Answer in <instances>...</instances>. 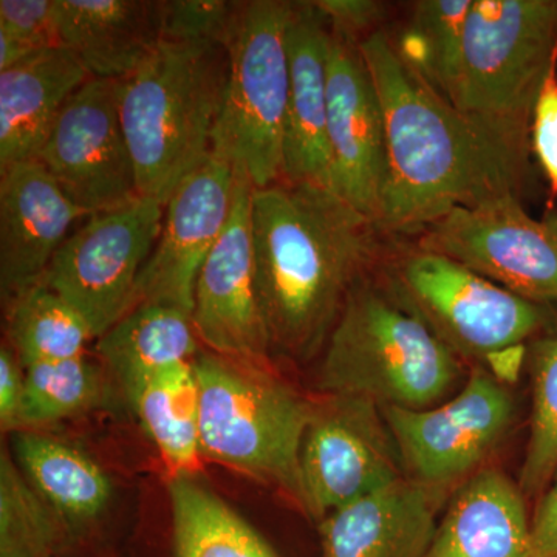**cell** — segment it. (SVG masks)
<instances>
[{
	"mask_svg": "<svg viewBox=\"0 0 557 557\" xmlns=\"http://www.w3.org/2000/svg\"><path fill=\"white\" fill-rule=\"evenodd\" d=\"M89 79V70L64 46L0 72V172L38 159L62 109Z\"/></svg>",
	"mask_w": 557,
	"mask_h": 557,
	"instance_id": "ffe728a7",
	"label": "cell"
},
{
	"mask_svg": "<svg viewBox=\"0 0 557 557\" xmlns=\"http://www.w3.org/2000/svg\"><path fill=\"white\" fill-rule=\"evenodd\" d=\"M252 189L247 178L237 177L233 211L197 277L190 318L200 343L209 350L260 364L273 348L256 278Z\"/></svg>",
	"mask_w": 557,
	"mask_h": 557,
	"instance_id": "9a60e30c",
	"label": "cell"
},
{
	"mask_svg": "<svg viewBox=\"0 0 557 557\" xmlns=\"http://www.w3.org/2000/svg\"><path fill=\"white\" fill-rule=\"evenodd\" d=\"M24 394V364L16 351L3 344L0 348V424L3 431H20Z\"/></svg>",
	"mask_w": 557,
	"mask_h": 557,
	"instance_id": "d590c367",
	"label": "cell"
},
{
	"mask_svg": "<svg viewBox=\"0 0 557 557\" xmlns=\"http://www.w3.org/2000/svg\"><path fill=\"white\" fill-rule=\"evenodd\" d=\"M406 478L445 493L471 478L515 420V399L490 370L475 368L448 403L410 410L381 408Z\"/></svg>",
	"mask_w": 557,
	"mask_h": 557,
	"instance_id": "8fae6325",
	"label": "cell"
},
{
	"mask_svg": "<svg viewBox=\"0 0 557 557\" xmlns=\"http://www.w3.org/2000/svg\"><path fill=\"white\" fill-rule=\"evenodd\" d=\"M442 491L403 478L319 522L322 557H428Z\"/></svg>",
	"mask_w": 557,
	"mask_h": 557,
	"instance_id": "d6986e66",
	"label": "cell"
},
{
	"mask_svg": "<svg viewBox=\"0 0 557 557\" xmlns=\"http://www.w3.org/2000/svg\"><path fill=\"white\" fill-rule=\"evenodd\" d=\"M13 453L25 478L60 516L72 549L109 508V475L83 450L32 429L14 432Z\"/></svg>",
	"mask_w": 557,
	"mask_h": 557,
	"instance_id": "603a6c76",
	"label": "cell"
},
{
	"mask_svg": "<svg viewBox=\"0 0 557 557\" xmlns=\"http://www.w3.org/2000/svg\"><path fill=\"white\" fill-rule=\"evenodd\" d=\"M556 60L557 0H472L448 101L528 137Z\"/></svg>",
	"mask_w": 557,
	"mask_h": 557,
	"instance_id": "52a82bcc",
	"label": "cell"
},
{
	"mask_svg": "<svg viewBox=\"0 0 557 557\" xmlns=\"http://www.w3.org/2000/svg\"><path fill=\"white\" fill-rule=\"evenodd\" d=\"M392 288L454 354L483 361L520 346L545 321L537 302L429 249L395 263Z\"/></svg>",
	"mask_w": 557,
	"mask_h": 557,
	"instance_id": "ba28073f",
	"label": "cell"
},
{
	"mask_svg": "<svg viewBox=\"0 0 557 557\" xmlns=\"http://www.w3.org/2000/svg\"><path fill=\"white\" fill-rule=\"evenodd\" d=\"M201 454L287 494L306 512L300 450L311 403L258 364L214 354L194 359Z\"/></svg>",
	"mask_w": 557,
	"mask_h": 557,
	"instance_id": "5b68a950",
	"label": "cell"
},
{
	"mask_svg": "<svg viewBox=\"0 0 557 557\" xmlns=\"http://www.w3.org/2000/svg\"><path fill=\"white\" fill-rule=\"evenodd\" d=\"M242 2L163 0V40H203L226 47Z\"/></svg>",
	"mask_w": 557,
	"mask_h": 557,
	"instance_id": "d6a6232c",
	"label": "cell"
},
{
	"mask_svg": "<svg viewBox=\"0 0 557 557\" xmlns=\"http://www.w3.org/2000/svg\"><path fill=\"white\" fill-rule=\"evenodd\" d=\"M531 368L533 413L519 479L525 497L547 491L557 472V330L534 346Z\"/></svg>",
	"mask_w": 557,
	"mask_h": 557,
	"instance_id": "4dcf8cb0",
	"label": "cell"
},
{
	"mask_svg": "<svg viewBox=\"0 0 557 557\" xmlns=\"http://www.w3.org/2000/svg\"><path fill=\"white\" fill-rule=\"evenodd\" d=\"M236 185V172L214 157L183 180L164 205L163 226L139 274L132 310L164 306L193 314L197 277L228 223Z\"/></svg>",
	"mask_w": 557,
	"mask_h": 557,
	"instance_id": "5bb4252c",
	"label": "cell"
},
{
	"mask_svg": "<svg viewBox=\"0 0 557 557\" xmlns=\"http://www.w3.org/2000/svg\"><path fill=\"white\" fill-rule=\"evenodd\" d=\"M164 205L139 197L81 222L51 259L42 284L67 300L95 339L134 307L135 287L163 226Z\"/></svg>",
	"mask_w": 557,
	"mask_h": 557,
	"instance_id": "9c48e42d",
	"label": "cell"
},
{
	"mask_svg": "<svg viewBox=\"0 0 557 557\" xmlns=\"http://www.w3.org/2000/svg\"><path fill=\"white\" fill-rule=\"evenodd\" d=\"M171 498L170 557H278L248 520L188 472L168 485Z\"/></svg>",
	"mask_w": 557,
	"mask_h": 557,
	"instance_id": "d4e9b609",
	"label": "cell"
},
{
	"mask_svg": "<svg viewBox=\"0 0 557 557\" xmlns=\"http://www.w3.org/2000/svg\"><path fill=\"white\" fill-rule=\"evenodd\" d=\"M228 72L222 44L164 39L120 79L121 124L139 196L166 205L183 180L207 163Z\"/></svg>",
	"mask_w": 557,
	"mask_h": 557,
	"instance_id": "3957f363",
	"label": "cell"
},
{
	"mask_svg": "<svg viewBox=\"0 0 557 557\" xmlns=\"http://www.w3.org/2000/svg\"><path fill=\"white\" fill-rule=\"evenodd\" d=\"M146 434L168 461L188 472L200 448V401L194 361L175 362L126 394Z\"/></svg>",
	"mask_w": 557,
	"mask_h": 557,
	"instance_id": "484cf974",
	"label": "cell"
},
{
	"mask_svg": "<svg viewBox=\"0 0 557 557\" xmlns=\"http://www.w3.org/2000/svg\"><path fill=\"white\" fill-rule=\"evenodd\" d=\"M327 135L330 190L375 225L387 180L383 109L358 42L333 30Z\"/></svg>",
	"mask_w": 557,
	"mask_h": 557,
	"instance_id": "2e32d148",
	"label": "cell"
},
{
	"mask_svg": "<svg viewBox=\"0 0 557 557\" xmlns=\"http://www.w3.org/2000/svg\"><path fill=\"white\" fill-rule=\"evenodd\" d=\"M420 248L533 302L557 300V212L531 218L518 196L454 209L423 231Z\"/></svg>",
	"mask_w": 557,
	"mask_h": 557,
	"instance_id": "7c38bea8",
	"label": "cell"
},
{
	"mask_svg": "<svg viewBox=\"0 0 557 557\" xmlns=\"http://www.w3.org/2000/svg\"><path fill=\"white\" fill-rule=\"evenodd\" d=\"M97 341L124 394L168 366L194 361L200 343L190 314L164 306L137 307Z\"/></svg>",
	"mask_w": 557,
	"mask_h": 557,
	"instance_id": "cb8c5ba5",
	"label": "cell"
},
{
	"mask_svg": "<svg viewBox=\"0 0 557 557\" xmlns=\"http://www.w3.org/2000/svg\"><path fill=\"white\" fill-rule=\"evenodd\" d=\"M106 397L104 373L86 355L27 366L20 431L79 416Z\"/></svg>",
	"mask_w": 557,
	"mask_h": 557,
	"instance_id": "f546056e",
	"label": "cell"
},
{
	"mask_svg": "<svg viewBox=\"0 0 557 557\" xmlns=\"http://www.w3.org/2000/svg\"><path fill=\"white\" fill-rule=\"evenodd\" d=\"M87 214L139 199L137 171L120 116V81L91 78L58 116L38 159Z\"/></svg>",
	"mask_w": 557,
	"mask_h": 557,
	"instance_id": "4fadbf2b",
	"label": "cell"
},
{
	"mask_svg": "<svg viewBox=\"0 0 557 557\" xmlns=\"http://www.w3.org/2000/svg\"><path fill=\"white\" fill-rule=\"evenodd\" d=\"M525 498L500 469H479L458 487L428 557H530Z\"/></svg>",
	"mask_w": 557,
	"mask_h": 557,
	"instance_id": "7402d4cb",
	"label": "cell"
},
{
	"mask_svg": "<svg viewBox=\"0 0 557 557\" xmlns=\"http://www.w3.org/2000/svg\"><path fill=\"white\" fill-rule=\"evenodd\" d=\"M293 2H242L226 44L228 81L211 157L256 189L284 180L289 70L287 27Z\"/></svg>",
	"mask_w": 557,
	"mask_h": 557,
	"instance_id": "8992f818",
	"label": "cell"
},
{
	"mask_svg": "<svg viewBox=\"0 0 557 557\" xmlns=\"http://www.w3.org/2000/svg\"><path fill=\"white\" fill-rule=\"evenodd\" d=\"M527 348L523 344L520 346L509 347L507 350L498 351L486 359V364L490 366V372L502 383L507 381H515L519 376L520 369H522L523 361H525Z\"/></svg>",
	"mask_w": 557,
	"mask_h": 557,
	"instance_id": "74e56055",
	"label": "cell"
},
{
	"mask_svg": "<svg viewBox=\"0 0 557 557\" xmlns=\"http://www.w3.org/2000/svg\"><path fill=\"white\" fill-rule=\"evenodd\" d=\"M57 46V0H0V69Z\"/></svg>",
	"mask_w": 557,
	"mask_h": 557,
	"instance_id": "1f68e13d",
	"label": "cell"
},
{
	"mask_svg": "<svg viewBox=\"0 0 557 557\" xmlns=\"http://www.w3.org/2000/svg\"><path fill=\"white\" fill-rule=\"evenodd\" d=\"M333 32L358 42L359 33L379 24L383 7L373 0H317L313 2Z\"/></svg>",
	"mask_w": 557,
	"mask_h": 557,
	"instance_id": "e575fe53",
	"label": "cell"
},
{
	"mask_svg": "<svg viewBox=\"0 0 557 557\" xmlns=\"http://www.w3.org/2000/svg\"><path fill=\"white\" fill-rule=\"evenodd\" d=\"M90 214L76 207L38 160L0 172L2 302L42 282L51 259Z\"/></svg>",
	"mask_w": 557,
	"mask_h": 557,
	"instance_id": "e0dca14e",
	"label": "cell"
},
{
	"mask_svg": "<svg viewBox=\"0 0 557 557\" xmlns=\"http://www.w3.org/2000/svg\"><path fill=\"white\" fill-rule=\"evenodd\" d=\"M3 306L7 339L24 368L83 357L95 339L78 311L42 282Z\"/></svg>",
	"mask_w": 557,
	"mask_h": 557,
	"instance_id": "4316f807",
	"label": "cell"
},
{
	"mask_svg": "<svg viewBox=\"0 0 557 557\" xmlns=\"http://www.w3.org/2000/svg\"><path fill=\"white\" fill-rule=\"evenodd\" d=\"M457 355L426 322L379 285H355L324 346V395L372 399L380 408H432L456 386Z\"/></svg>",
	"mask_w": 557,
	"mask_h": 557,
	"instance_id": "277c9868",
	"label": "cell"
},
{
	"mask_svg": "<svg viewBox=\"0 0 557 557\" xmlns=\"http://www.w3.org/2000/svg\"><path fill=\"white\" fill-rule=\"evenodd\" d=\"M300 475L306 515L318 523L336 509L406 478L380 406L351 395H324L311 403Z\"/></svg>",
	"mask_w": 557,
	"mask_h": 557,
	"instance_id": "30bf717a",
	"label": "cell"
},
{
	"mask_svg": "<svg viewBox=\"0 0 557 557\" xmlns=\"http://www.w3.org/2000/svg\"><path fill=\"white\" fill-rule=\"evenodd\" d=\"M57 32L91 78L124 79L163 42V2L57 0Z\"/></svg>",
	"mask_w": 557,
	"mask_h": 557,
	"instance_id": "44dd1931",
	"label": "cell"
},
{
	"mask_svg": "<svg viewBox=\"0 0 557 557\" xmlns=\"http://www.w3.org/2000/svg\"><path fill=\"white\" fill-rule=\"evenodd\" d=\"M379 94L387 180L375 228L423 233L457 208L518 196L528 137L461 112L405 64L386 33L358 42Z\"/></svg>",
	"mask_w": 557,
	"mask_h": 557,
	"instance_id": "6da1fadb",
	"label": "cell"
},
{
	"mask_svg": "<svg viewBox=\"0 0 557 557\" xmlns=\"http://www.w3.org/2000/svg\"><path fill=\"white\" fill-rule=\"evenodd\" d=\"M375 230L321 186L282 180L252 189L256 278L273 350L304 359L324 348L372 258Z\"/></svg>",
	"mask_w": 557,
	"mask_h": 557,
	"instance_id": "7a4b0ae2",
	"label": "cell"
},
{
	"mask_svg": "<svg viewBox=\"0 0 557 557\" xmlns=\"http://www.w3.org/2000/svg\"><path fill=\"white\" fill-rule=\"evenodd\" d=\"M67 530L11 454L0 456V557H65Z\"/></svg>",
	"mask_w": 557,
	"mask_h": 557,
	"instance_id": "83f0119b",
	"label": "cell"
},
{
	"mask_svg": "<svg viewBox=\"0 0 557 557\" xmlns=\"http://www.w3.org/2000/svg\"><path fill=\"white\" fill-rule=\"evenodd\" d=\"M530 557H557V472L531 519Z\"/></svg>",
	"mask_w": 557,
	"mask_h": 557,
	"instance_id": "8d00e7d4",
	"label": "cell"
},
{
	"mask_svg": "<svg viewBox=\"0 0 557 557\" xmlns=\"http://www.w3.org/2000/svg\"><path fill=\"white\" fill-rule=\"evenodd\" d=\"M472 0H424L397 44L401 60L448 100Z\"/></svg>",
	"mask_w": 557,
	"mask_h": 557,
	"instance_id": "f1b7e54d",
	"label": "cell"
},
{
	"mask_svg": "<svg viewBox=\"0 0 557 557\" xmlns=\"http://www.w3.org/2000/svg\"><path fill=\"white\" fill-rule=\"evenodd\" d=\"M531 139L549 188L557 196V60L553 62L534 104Z\"/></svg>",
	"mask_w": 557,
	"mask_h": 557,
	"instance_id": "836d02e7",
	"label": "cell"
},
{
	"mask_svg": "<svg viewBox=\"0 0 557 557\" xmlns=\"http://www.w3.org/2000/svg\"><path fill=\"white\" fill-rule=\"evenodd\" d=\"M332 27L313 2H293L287 27L284 180L330 189L329 60Z\"/></svg>",
	"mask_w": 557,
	"mask_h": 557,
	"instance_id": "ac0fdd59",
	"label": "cell"
}]
</instances>
